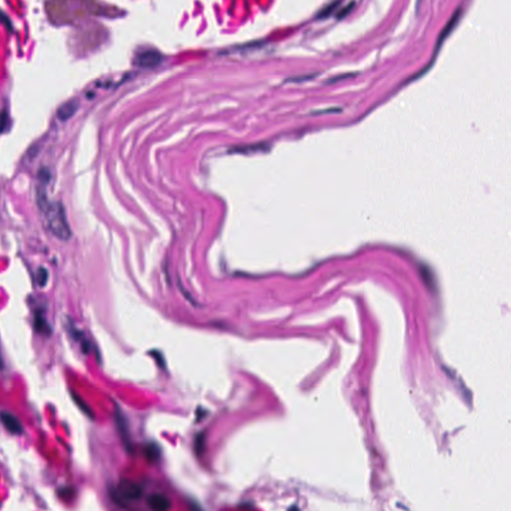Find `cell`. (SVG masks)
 <instances>
[{"instance_id":"obj_15","label":"cell","mask_w":511,"mask_h":511,"mask_svg":"<svg viewBox=\"0 0 511 511\" xmlns=\"http://www.w3.org/2000/svg\"><path fill=\"white\" fill-rule=\"evenodd\" d=\"M204 442H205V436L199 435L196 439V450H197L198 454H201L203 452Z\"/></svg>"},{"instance_id":"obj_17","label":"cell","mask_w":511,"mask_h":511,"mask_svg":"<svg viewBox=\"0 0 511 511\" xmlns=\"http://www.w3.org/2000/svg\"><path fill=\"white\" fill-rule=\"evenodd\" d=\"M3 368V361H2V358L1 356H0V369Z\"/></svg>"},{"instance_id":"obj_13","label":"cell","mask_w":511,"mask_h":511,"mask_svg":"<svg viewBox=\"0 0 511 511\" xmlns=\"http://www.w3.org/2000/svg\"><path fill=\"white\" fill-rule=\"evenodd\" d=\"M340 1H335L334 3H332L331 5H329L328 7H326L320 14H319V18H325V17H329V15L338 7Z\"/></svg>"},{"instance_id":"obj_14","label":"cell","mask_w":511,"mask_h":511,"mask_svg":"<svg viewBox=\"0 0 511 511\" xmlns=\"http://www.w3.org/2000/svg\"><path fill=\"white\" fill-rule=\"evenodd\" d=\"M8 123V115L6 111L0 112V134L3 133L7 127Z\"/></svg>"},{"instance_id":"obj_10","label":"cell","mask_w":511,"mask_h":511,"mask_svg":"<svg viewBox=\"0 0 511 511\" xmlns=\"http://www.w3.org/2000/svg\"><path fill=\"white\" fill-rule=\"evenodd\" d=\"M36 280H37V283L40 287H45L46 284H47V281H48V272L45 268L41 267L38 269L37 271V275H36Z\"/></svg>"},{"instance_id":"obj_1","label":"cell","mask_w":511,"mask_h":511,"mask_svg":"<svg viewBox=\"0 0 511 511\" xmlns=\"http://www.w3.org/2000/svg\"><path fill=\"white\" fill-rule=\"evenodd\" d=\"M48 230L60 241H68L72 237L65 208L60 202H50L46 210L43 212Z\"/></svg>"},{"instance_id":"obj_5","label":"cell","mask_w":511,"mask_h":511,"mask_svg":"<svg viewBox=\"0 0 511 511\" xmlns=\"http://www.w3.org/2000/svg\"><path fill=\"white\" fill-rule=\"evenodd\" d=\"M79 108V102L75 99L69 100L63 103L57 110V117L61 121H67L75 115Z\"/></svg>"},{"instance_id":"obj_16","label":"cell","mask_w":511,"mask_h":511,"mask_svg":"<svg viewBox=\"0 0 511 511\" xmlns=\"http://www.w3.org/2000/svg\"><path fill=\"white\" fill-rule=\"evenodd\" d=\"M354 5H355V3H354V2H353V3H350L348 6H346V7H345V8H344V9H343L339 14H338V17H339V18L346 17V15H348V13L353 9Z\"/></svg>"},{"instance_id":"obj_8","label":"cell","mask_w":511,"mask_h":511,"mask_svg":"<svg viewBox=\"0 0 511 511\" xmlns=\"http://www.w3.org/2000/svg\"><path fill=\"white\" fill-rule=\"evenodd\" d=\"M34 328L39 334L44 335H50L51 334V328L48 325V323L45 321L43 316L41 314H37L35 316L34 320Z\"/></svg>"},{"instance_id":"obj_6","label":"cell","mask_w":511,"mask_h":511,"mask_svg":"<svg viewBox=\"0 0 511 511\" xmlns=\"http://www.w3.org/2000/svg\"><path fill=\"white\" fill-rule=\"evenodd\" d=\"M0 420L9 433L13 435H21L23 433V428L20 422L13 415L9 413H1L0 414Z\"/></svg>"},{"instance_id":"obj_9","label":"cell","mask_w":511,"mask_h":511,"mask_svg":"<svg viewBox=\"0 0 511 511\" xmlns=\"http://www.w3.org/2000/svg\"><path fill=\"white\" fill-rule=\"evenodd\" d=\"M72 398L74 400V402L77 404V406L80 408V410L90 419H94V415H93V412L91 411V408L89 407V405L77 394L75 393H72Z\"/></svg>"},{"instance_id":"obj_4","label":"cell","mask_w":511,"mask_h":511,"mask_svg":"<svg viewBox=\"0 0 511 511\" xmlns=\"http://www.w3.org/2000/svg\"><path fill=\"white\" fill-rule=\"evenodd\" d=\"M148 505L150 508L156 511H166L169 510L172 507L171 500L164 494L156 493L152 494L148 497Z\"/></svg>"},{"instance_id":"obj_12","label":"cell","mask_w":511,"mask_h":511,"mask_svg":"<svg viewBox=\"0 0 511 511\" xmlns=\"http://www.w3.org/2000/svg\"><path fill=\"white\" fill-rule=\"evenodd\" d=\"M146 455H147V457H148V459H149V460L154 461V460L159 456L158 448H157L155 445H149V446L146 448Z\"/></svg>"},{"instance_id":"obj_3","label":"cell","mask_w":511,"mask_h":511,"mask_svg":"<svg viewBox=\"0 0 511 511\" xmlns=\"http://www.w3.org/2000/svg\"><path fill=\"white\" fill-rule=\"evenodd\" d=\"M163 60V56L160 52L156 50H147L141 52L135 58V65L140 66L142 68H153L158 66Z\"/></svg>"},{"instance_id":"obj_11","label":"cell","mask_w":511,"mask_h":511,"mask_svg":"<svg viewBox=\"0 0 511 511\" xmlns=\"http://www.w3.org/2000/svg\"><path fill=\"white\" fill-rule=\"evenodd\" d=\"M50 178H51V175H50V172L48 169L46 168H42L39 170L38 172V181L40 182L41 185H47L50 181Z\"/></svg>"},{"instance_id":"obj_2","label":"cell","mask_w":511,"mask_h":511,"mask_svg":"<svg viewBox=\"0 0 511 511\" xmlns=\"http://www.w3.org/2000/svg\"><path fill=\"white\" fill-rule=\"evenodd\" d=\"M143 495L142 487L131 481L124 479L122 480L116 489L112 492V497L118 504H125L128 501H133L141 498Z\"/></svg>"},{"instance_id":"obj_7","label":"cell","mask_w":511,"mask_h":511,"mask_svg":"<svg viewBox=\"0 0 511 511\" xmlns=\"http://www.w3.org/2000/svg\"><path fill=\"white\" fill-rule=\"evenodd\" d=\"M460 14H461V10H460V9H458V10H457L453 15H452V17L450 18V20L448 21V23L446 24V26H445V27H444V29L442 30V32H441V34H440V36H439V38H438V45H437V48H438V47H440V45H441V43L443 42V40H444V39L449 35V33H450V32L453 30V28L456 26V24H457V22H458V20H459V18H460Z\"/></svg>"}]
</instances>
